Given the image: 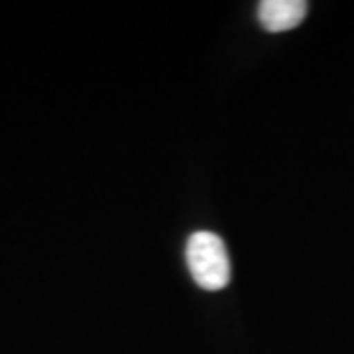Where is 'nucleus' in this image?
<instances>
[{
    "instance_id": "nucleus-2",
    "label": "nucleus",
    "mask_w": 354,
    "mask_h": 354,
    "mask_svg": "<svg viewBox=\"0 0 354 354\" xmlns=\"http://www.w3.org/2000/svg\"><path fill=\"white\" fill-rule=\"evenodd\" d=\"M308 5L304 0H263L258 5V19L269 32L292 30L306 17Z\"/></svg>"
},
{
    "instance_id": "nucleus-1",
    "label": "nucleus",
    "mask_w": 354,
    "mask_h": 354,
    "mask_svg": "<svg viewBox=\"0 0 354 354\" xmlns=\"http://www.w3.org/2000/svg\"><path fill=\"white\" fill-rule=\"evenodd\" d=\"M187 265L203 290L216 292L230 283V258L223 239L209 230L194 232L187 242Z\"/></svg>"
}]
</instances>
